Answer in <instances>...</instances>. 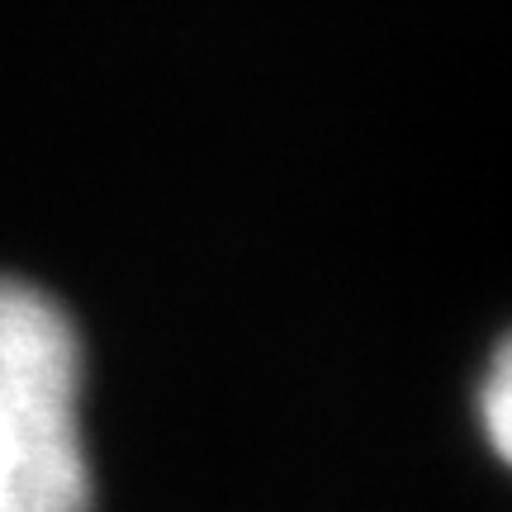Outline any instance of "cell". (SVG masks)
Wrapping results in <instances>:
<instances>
[{"label": "cell", "instance_id": "1", "mask_svg": "<svg viewBox=\"0 0 512 512\" xmlns=\"http://www.w3.org/2000/svg\"><path fill=\"white\" fill-rule=\"evenodd\" d=\"M81 332L53 294L0 275V512H91Z\"/></svg>", "mask_w": 512, "mask_h": 512}, {"label": "cell", "instance_id": "2", "mask_svg": "<svg viewBox=\"0 0 512 512\" xmlns=\"http://www.w3.org/2000/svg\"><path fill=\"white\" fill-rule=\"evenodd\" d=\"M479 422H484V437L498 456L512 465V332L498 342V351L484 366L479 380Z\"/></svg>", "mask_w": 512, "mask_h": 512}]
</instances>
